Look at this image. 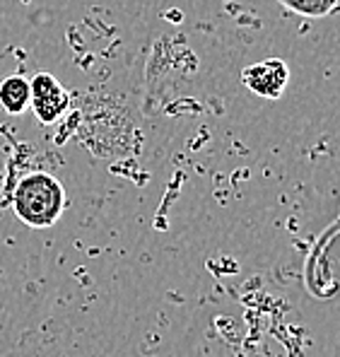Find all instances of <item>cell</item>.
Returning <instances> with one entry per match:
<instances>
[{
  "label": "cell",
  "instance_id": "6da1fadb",
  "mask_svg": "<svg viewBox=\"0 0 340 357\" xmlns=\"http://www.w3.org/2000/svg\"><path fill=\"white\" fill-rule=\"evenodd\" d=\"M68 206L65 188L49 172H31L22 176L13 193V210L27 227H54Z\"/></svg>",
  "mask_w": 340,
  "mask_h": 357
},
{
  "label": "cell",
  "instance_id": "7a4b0ae2",
  "mask_svg": "<svg viewBox=\"0 0 340 357\" xmlns=\"http://www.w3.org/2000/svg\"><path fill=\"white\" fill-rule=\"evenodd\" d=\"M336 225L328 227V232L318 239L314 246L309 261H307L304 280L314 297H333L338 290V275H336Z\"/></svg>",
  "mask_w": 340,
  "mask_h": 357
},
{
  "label": "cell",
  "instance_id": "3957f363",
  "mask_svg": "<svg viewBox=\"0 0 340 357\" xmlns=\"http://www.w3.org/2000/svg\"><path fill=\"white\" fill-rule=\"evenodd\" d=\"M29 109L44 126L56 123L70 107V94L51 73H36L29 80Z\"/></svg>",
  "mask_w": 340,
  "mask_h": 357
},
{
  "label": "cell",
  "instance_id": "277c9868",
  "mask_svg": "<svg viewBox=\"0 0 340 357\" xmlns=\"http://www.w3.org/2000/svg\"><path fill=\"white\" fill-rule=\"evenodd\" d=\"M242 82L263 99H280L290 82V68L280 59H265L242 70Z\"/></svg>",
  "mask_w": 340,
  "mask_h": 357
},
{
  "label": "cell",
  "instance_id": "5b68a950",
  "mask_svg": "<svg viewBox=\"0 0 340 357\" xmlns=\"http://www.w3.org/2000/svg\"><path fill=\"white\" fill-rule=\"evenodd\" d=\"M29 80L22 75H8L0 82V107L10 114V116H20L29 109Z\"/></svg>",
  "mask_w": 340,
  "mask_h": 357
},
{
  "label": "cell",
  "instance_id": "8992f818",
  "mask_svg": "<svg viewBox=\"0 0 340 357\" xmlns=\"http://www.w3.org/2000/svg\"><path fill=\"white\" fill-rule=\"evenodd\" d=\"M278 3L304 17H326L336 10L338 0H278Z\"/></svg>",
  "mask_w": 340,
  "mask_h": 357
}]
</instances>
